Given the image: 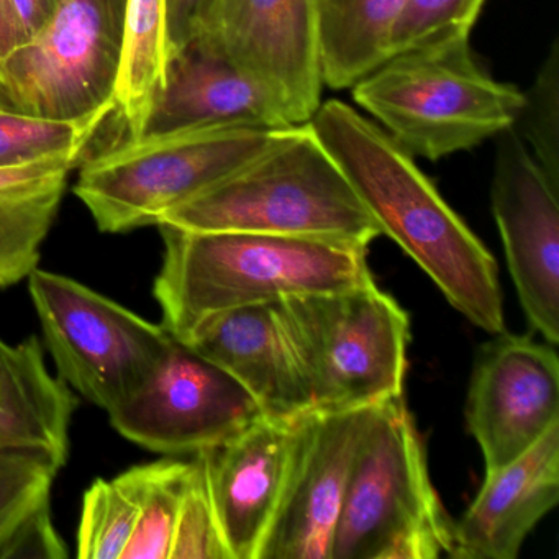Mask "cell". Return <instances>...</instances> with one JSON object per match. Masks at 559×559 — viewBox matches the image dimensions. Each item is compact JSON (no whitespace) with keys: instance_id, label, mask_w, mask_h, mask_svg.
<instances>
[{"instance_id":"6da1fadb","label":"cell","mask_w":559,"mask_h":559,"mask_svg":"<svg viewBox=\"0 0 559 559\" xmlns=\"http://www.w3.org/2000/svg\"><path fill=\"white\" fill-rule=\"evenodd\" d=\"M362 204L454 310L490 335L506 330L499 266L391 135L342 100L309 120Z\"/></svg>"},{"instance_id":"7a4b0ae2","label":"cell","mask_w":559,"mask_h":559,"mask_svg":"<svg viewBox=\"0 0 559 559\" xmlns=\"http://www.w3.org/2000/svg\"><path fill=\"white\" fill-rule=\"evenodd\" d=\"M158 228L165 257L153 294L162 325L179 340L228 310L374 283L368 248L166 224Z\"/></svg>"},{"instance_id":"3957f363","label":"cell","mask_w":559,"mask_h":559,"mask_svg":"<svg viewBox=\"0 0 559 559\" xmlns=\"http://www.w3.org/2000/svg\"><path fill=\"white\" fill-rule=\"evenodd\" d=\"M162 224L182 230L247 231L359 248H368L382 235L310 122L281 129L261 155L163 215Z\"/></svg>"},{"instance_id":"277c9868","label":"cell","mask_w":559,"mask_h":559,"mask_svg":"<svg viewBox=\"0 0 559 559\" xmlns=\"http://www.w3.org/2000/svg\"><path fill=\"white\" fill-rule=\"evenodd\" d=\"M453 523L404 395L369 407L330 559L448 558Z\"/></svg>"},{"instance_id":"5b68a950","label":"cell","mask_w":559,"mask_h":559,"mask_svg":"<svg viewBox=\"0 0 559 559\" xmlns=\"http://www.w3.org/2000/svg\"><path fill=\"white\" fill-rule=\"evenodd\" d=\"M353 97L405 152L431 162L513 129L525 104V93L479 67L469 38L392 55Z\"/></svg>"},{"instance_id":"8992f818","label":"cell","mask_w":559,"mask_h":559,"mask_svg":"<svg viewBox=\"0 0 559 559\" xmlns=\"http://www.w3.org/2000/svg\"><path fill=\"white\" fill-rule=\"evenodd\" d=\"M280 130L211 126L129 136L81 165L74 194L106 234L158 225L261 155Z\"/></svg>"},{"instance_id":"52a82bcc","label":"cell","mask_w":559,"mask_h":559,"mask_svg":"<svg viewBox=\"0 0 559 559\" xmlns=\"http://www.w3.org/2000/svg\"><path fill=\"white\" fill-rule=\"evenodd\" d=\"M280 306L313 411L372 407L404 395L411 319L376 283Z\"/></svg>"},{"instance_id":"ba28073f","label":"cell","mask_w":559,"mask_h":559,"mask_svg":"<svg viewBox=\"0 0 559 559\" xmlns=\"http://www.w3.org/2000/svg\"><path fill=\"white\" fill-rule=\"evenodd\" d=\"M127 0H60L48 24L0 60V107L99 129L114 112Z\"/></svg>"},{"instance_id":"9c48e42d","label":"cell","mask_w":559,"mask_h":559,"mask_svg":"<svg viewBox=\"0 0 559 559\" xmlns=\"http://www.w3.org/2000/svg\"><path fill=\"white\" fill-rule=\"evenodd\" d=\"M28 290L60 378L107 414L155 371L175 336L84 284L32 271Z\"/></svg>"},{"instance_id":"30bf717a","label":"cell","mask_w":559,"mask_h":559,"mask_svg":"<svg viewBox=\"0 0 559 559\" xmlns=\"http://www.w3.org/2000/svg\"><path fill=\"white\" fill-rule=\"evenodd\" d=\"M260 415V404L234 376L175 336L148 381L109 418L122 437L146 450L194 454Z\"/></svg>"},{"instance_id":"8fae6325","label":"cell","mask_w":559,"mask_h":559,"mask_svg":"<svg viewBox=\"0 0 559 559\" xmlns=\"http://www.w3.org/2000/svg\"><path fill=\"white\" fill-rule=\"evenodd\" d=\"M195 38L257 78L293 126L322 104L319 0H215Z\"/></svg>"},{"instance_id":"7c38bea8","label":"cell","mask_w":559,"mask_h":559,"mask_svg":"<svg viewBox=\"0 0 559 559\" xmlns=\"http://www.w3.org/2000/svg\"><path fill=\"white\" fill-rule=\"evenodd\" d=\"M477 352L466 401L467 430L486 474L515 461L559 424L555 345L503 330Z\"/></svg>"},{"instance_id":"4fadbf2b","label":"cell","mask_w":559,"mask_h":559,"mask_svg":"<svg viewBox=\"0 0 559 559\" xmlns=\"http://www.w3.org/2000/svg\"><path fill=\"white\" fill-rule=\"evenodd\" d=\"M493 217L510 276L530 326L559 342V188L513 129L497 135Z\"/></svg>"},{"instance_id":"5bb4252c","label":"cell","mask_w":559,"mask_h":559,"mask_svg":"<svg viewBox=\"0 0 559 559\" xmlns=\"http://www.w3.org/2000/svg\"><path fill=\"white\" fill-rule=\"evenodd\" d=\"M369 407L312 411L297 425L296 450L258 559H330L353 457Z\"/></svg>"},{"instance_id":"9a60e30c","label":"cell","mask_w":559,"mask_h":559,"mask_svg":"<svg viewBox=\"0 0 559 559\" xmlns=\"http://www.w3.org/2000/svg\"><path fill=\"white\" fill-rule=\"evenodd\" d=\"M300 417L260 415L217 447L202 450L231 559L260 555L289 476Z\"/></svg>"},{"instance_id":"2e32d148","label":"cell","mask_w":559,"mask_h":559,"mask_svg":"<svg viewBox=\"0 0 559 559\" xmlns=\"http://www.w3.org/2000/svg\"><path fill=\"white\" fill-rule=\"evenodd\" d=\"M182 342L234 376L264 415L296 418L313 411L280 300L218 313Z\"/></svg>"},{"instance_id":"e0dca14e","label":"cell","mask_w":559,"mask_h":559,"mask_svg":"<svg viewBox=\"0 0 559 559\" xmlns=\"http://www.w3.org/2000/svg\"><path fill=\"white\" fill-rule=\"evenodd\" d=\"M211 126L286 129L293 123L257 78L194 38L168 61L140 135Z\"/></svg>"},{"instance_id":"ac0fdd59","label":"cell","mask_w":559,"mask_h":559,"mask_svg":"<svg viewBox=\"0 0 559 559\" xmlns=\"http://www.w3.org/2000/svg\"><path fill=\"white\" fill-rule=\"evenodd\" d=\"M559 500V424L512 463L486 474L453 523L450 559H515L536 523Z\"/></svg>"},{"instance_id":"d6986e66","label":"cell","mask_w":559,"mask_h":559,"mask_svg":"<svg viewBox=\"0 0 559 559\" xmlns=\"http://www.w3.org/2000/svg\"><path fill=\"white\" fill-rule=\"evenodd\" d=\"M80 399L45 362L35 336L19 345L0 340V448L70 456V427Z\"/></svg>"},{"instance_id":"ffe728a7","label":"cell","mask_w":559,"mask_h":559,"mask_svg":"<svg viewBox=\"0 0 559 559\" xmlns=\"http://www.w3.org/2000/svg\"><path fill=\"white\" fill-rule=\"evenodd\" d=\"M71 156L0 166V289L27 280L40 263L71 171Z\"/></svg>"},{"instance_id":"44dd1931","label":"cell","mask_w":559,"mask_h":559,"mask_svg":"<svg viewBox=\"0 0 559 559\" xmlns=\"http://www.w3.org/2000/svg\"><path fill=\"white\" fill-rule=\"evenodd\" d=\"M63 467L44 451L0 448V559H63L51 490Z\"/></svg>"},{"instance_id":"7402d4cb","label":"cell","mask_w":559,"mask_h":559,"mask_svg":"<svg viewBox=\"0 0 559 559\" xmlns=\"http://www.w3.org/2000/svg\"><path fill=\"white\" fill-rule=\"evenodd\" d=\"M405 0H319L323 86L353 87L391 57Z\"/></svg>"},{"instance_id":"603a6c76","label":"cell","mask_w":559,"mask_h":559,"mask_svg":"<svg viewBox=\"0 0 559 559\" xmlns=\"http://www.w3.org/2000/svg\"><path fill=\"white\" fill-rule=\"evenodd\" d=\"M166 0H127L122 57L114 112L139 136L156 94L165 84Z\"/></svg>"},{"instance_id":"cb8c5ba5","label":"cell","mask_w":559,"mask_h":559,"mask_svg":"<svg viewBox=\"0 0 559 559\" xmlns=\"http://www.w3.org/2000/svg\"><path fill=\"white\" fill-rule=\"evenodd\" d=\"M189 461L165 457L130 467L126 473L135 493L139 515L120 559H169Z\"/></svg>"},{"instance_id":"d4e9b609","label":"cell","mask_w":559,"mask_h":559,"mask_svg":"<svg viewBox=\"0 0 559 559\" xmlns=\"http://www.w3.org/2000/svg\"><path fill=\"white\" fill-rule=\"evenodd\" d=\"M139 506L123 474L114 479H96L84 492L78 526L80 559H120L132 538Z\"/></svg>"},{"instance_id":"484cf974","label":"cell","mask_w":559,"mask_h":559,"mask_svg":"<svg viewBox=\"0 0 559 559\" xmlns=\"http://www.w3.org/2000/svg\"><path fill=\"white\" fill-rule=\"evenodd\" d=\"M99 129L25 116L0 107V166L71 156L83 159L84 150Z\"/></svg>"},{"instance_id":"4316f807","label":"cell","mask_w":559,"mask_h":559,"mask_svg":"<svg viewBox=\"0 0 559 559\" xmlns=\"http://www.w3.org/2000/svg\"><path fill=\"white\" fill-rule=\"evenodd\" d=\"M169 559H231L212 499L202 451L189 460Z\"/></svg>"},{"instance_id":"83f0119b","label":"cell","mask_w":559,"mask_h":559,"mask_svg":"<svg viewBox=\"0 0 559 559\" xmlns=\"http://www.w3.org/2000/svg\"><path fill=\"white\" fill-rule=\"evenodd\" d=\"M486 0H405L391 34L392 55L469 38Z\"/></svg>"},{"instance_id":"f1b7e54d","label":"cell","mask_w":559,"mask_h":559,"mask_svg":"<svg viewBox=\"0 0 559 559\" xmlns=\"http://www.w3.org/2000/svg\"><path fill=\"white\" fill-rule=\"evenodd\" d=\"M519 122L526 142L532 145L533 158L559 188V45L552 44L543 67L536 74Z\"/></svg>"},{"instance_id":"f546056e","label":"cell","mask_w":559,"mask_h":559,"mask_svg":"<svg viewBox=\"0 0 559 559\" xmlns=\"http://www.w3.org/2000/svg\"><path fill=\"white\" fill-rule=\"evenodd\" d=\"M215 0H166V57L168 61L194 40ZM168 67V64H166Z\"/></svg>"},{"instance_id":"4dcf8cb0","label":"cell","mask_w":559,"mask_h":559,"mask_svg":"<svg viewBox=\"0 0 559 559\" xmlns=\"http://www.w3.org/2000/svg\"><path fill=\"white\" fill-rule=\"evenodd\" d=\"M60 0H8L17 47L31 41L48 24Z\"/></svg>"},{"instance_id":"1f68e13d","label":"cell","mask_w":559,"mask_h":559,"mask_svg":"<svg viewBox=\"0 0 559 559\" xmlns=\"http://www.w3.org/2000/svg\"><path fill=\"white\" fill-rule=\"evenodd\" d=\"M15 47H17V38H15L8 0H0V60H4L12 50H15Z\"/></svg>"}]
</instances>
